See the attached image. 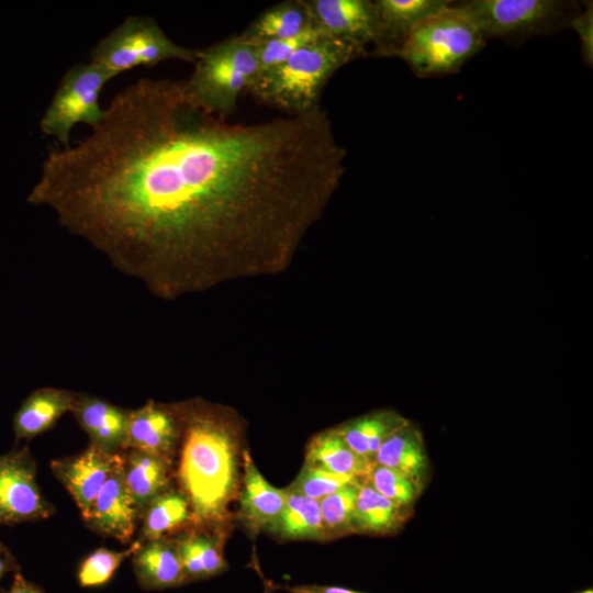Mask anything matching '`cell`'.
I'll use <instances>...</instances> for the list:
<instances>
[{
    "label": "cell",
    "instance_id": "5bb4252c",
    "mask_svg": "<svg viewBox=\"0 0 593 593\" xmlns=\"http://www.w3.org/2000/svg\"><path fill=\"white\" fill-rule=\"evenodd\" d=\"M138 518L124 482L121 452L120 460L82 519L91 530L126 544L135 532Z\"/></svg>",
    "mask_w": 593,
    "mask_h": 593
},
{
    "label": "cell",
    "instance_id": "9a60e30c",
    "mask_svg": "<svg viewBox=\"0 0 593 593\" xmlns=\"http://www.w3.org/2000/svg\"><path fill=\"white\" fill-rule=\"evenodd\" d=\"M243 475L238 494V519L251 534L268 532L281 514L287 490L272 486L259 472L250 454L243 451Z\"/></svg>",
    "mask_w": 593,
    "mask_h": 593
},
{
    "label": "cell",
    "instance_id": "7a4b0ae2",
    "mask_svg": "<svg viewBox=\"0 0 593 593\" xmlns=\"http://www.w3.org/2000/svg\"><path fill=\"white\" fill-rule=\"evenodd\" d=\"M177 410L182 428L177 478L189 501L192 525L225 528L242 482L237 430L225 415L203 403H183Z\"/></svg>",
    "mask_w": 593,
    "mask_h": 593
},
{
    "label": "cell",
    "instance_id": "d6a6232c",
    "mask_svg": "<svg viewBox=\"0 0 593 593\" xmlns=\"http://www.w3.org/2000/svg\"><path fill=\"white\" fill-rule=\"evenodd\" d=\"M583 9L573 16L569 27L579 38L583 61L590 68L593 65V2L582 1Z\"/></svg>",
    "mask_w": 593,
    "mask_h": 593
},
{
    "label": "cell",
    "instance_id": "f546056e",
    "mask_svg": "<svg viewBox=\"0 0 593 593\" xmlns=\"http://www.w3.org/2000/svg\"><path fill=\"white\" fill-rule=\"evenodd\" d=\"M366 480L380 494L406 507H412L423 492V489L411 479L378 463H373Z\"/></svg>",
    "mask_w": 593,
    "mask_h": 593
},
{
    "label": "cell",
    "instance_id": "5b68a950",
    "mask_svg": "<svg viewBox=\"0 0 593 593\" xmlns=\"http://www.w3.org/2000/svg\"><path fill=\"white\" fill-rule=\"evenodd\" d=\"M486 42L472 19L451 1L412 31L396 57L421 78L440 77L457 72Z\"/></svg>",
    "mask_w": 593,
    "mask_h": 593
},
{
    "label": "cell",
    "instance_id": "52a82bcc",
    "mask_svg": "<svg viewBox=\"0 0 593 593\" xmlns=\"http://www.w3.org/2000/svg\"><path fill=\"white\" fill-rule=\"evenodd\" d=\"M199 49L175 43L157 21L148 15H128L101 38L90 53V61L113 77L139 66L165 60L194 63Z\"/></svg>",
    "mask_w": 593,
    "mask_h": 593
},
{
    "label": "cell",
    "instance_id": "d6986e66",
    "mask_svg": "<svg viewBox=\"0 0 593 593\" xmlns=\"http://www.w3.org/2000/svg\"><path fill=\"white\" fill-rule=\"evenodd\" d=\"M174 463L137 449L122 451L126 489L141 517L148 503L172 486Z\"/></svg>",
    "mask_w": 593,
    "mask_h": 593
},
{
    "label": "cell",
    "instance_id": "8d00e7d4",
    "mask_svg": "<svg viewBox=\"0 0 593 593\" xmlns=\"http://www.w3.org/2000/svg\"><path fill=\"white\" fill-rule=\"evenodd\" d=\"M2 553H4V547H3V546L1 545V542H0V556H1Z\"/></svg>",
    "mask_w": 593,
    "mask_h": 593
},
{
    "label": "cell",
    "instance_id": "d590c367",
    "mask_svg": "<svg viewBox=\"0 0 593 593\" xmlns=\"http://www.w3.org/2000/svg\"><path fill=\"white\" fill-rule=\"evenodd\" d=\"M13 569V560L4 552L0 556V580L10 570Z\"/></svg>",
    "mask_w": 593,
    "mask_h": 593
},
{
    "label": "cell",
    "instance_id": "1f68e13d",
    "mask_svg": "<svg viewBox=\"0 0 593 593\" xmlns=\"http://www.w3.org/2000/svg\"><path fill=\"white\" fill-rule=\"evenodd\" d=\"M360 480L363 479L332 473L304 463L290 485L301 494L318 501L338 489Z\"/></svg>",
    "mask_w": 593,
    "mask_h": 593
},
{
    "label": "cell",
    "instance_id": "2e32d148",
    "mask_svg": "<svg viewBox=\"0 0 593 593\" xmlns=\"http://www.w3.org/2000/svg\"><path fill=\"white\" fill-rule=\"evenodd\" d=\"M70 412L89 436L90 444L110 454L123 451L128 410L101 398L76 392Z\"/></svg>",
    "mask_w": 593,
    "mask_h": 593
},
{
    "label": "cell",
    "instance_id": "ffe728a7",
    "mask_svg": "<svg viewBox=\"0 0 593 593\" xmlns=\"http://www.w3.org/2000/svg\"><path fill=\"white\" fill-rule=\"evenodd\" d=\"M76 392L45 387L30 393L13 416L16 439H32L52 428L71 411Z\"/></svg>",
    "mask_w": 593,
    "mask_h": 593
},
{
    "label": "cell",
    "instance_id": "ba28073f",
    "mask_svg": "<svg viewBox=\"0 0 593 593\" xmlns=\"http://www.w3.org/2000/svg\"><path fill=\"white\" fill-rule=\"evenodd\" d=\"M112 78L109 71L92 61L69 67L40 120L41 132L55 137L61 147L67 148L75 125L85 123L96 127L104 116L99 97Z\"/></svg>",
    "mask_w": 593,
    "mask_h": 593
},
{
    "label": "cell",
    "instance_id": "7402d4cb",
    "mask_svg": "<svg viewBox=\"0 0 593 593\" xmlns=\"http://www.w3.org/2000/svg\"><path fill=\"white\" fill-rule=\"evenodd\" d=\"M402 506L376 491L365 479L359 486L354 511L355 534H395L411 515Z\"/></svg>",
    "mask_w": 593,
    "mask_h": 593
},
{
    "label": "cell",
    "instance_id": "3957f363",
    "mask_svg": "<svg viewBox=\"0 0 593 593\" xmlns=\"http://www.w3.org/2000/svg\"><path fill=\"white\" fill-rule=\"evenodd\" d=\"M367 55L350 43L322 37L261 74L248 92L288 115L304 114L321 105L324 87L340 67Z\"/></svg>",
    "mask_w": 593,
    "mask_h": 593
},
{
    "label": "cell",
    "instance_id": "e0dca14e",
    "mask_svg": "<svg viewBox=\"0 0 593 593\" xmlns=\"http://www.w3.org/2000/svg\"><path fill=\"white\" fill-rule=\"evenodd\" d=\"M225 535V528L190 525L172 536L187 582L209 579L227 569L223 549Z\"/></svg>",
    "mask_w": 593,
    "mask_h": 593
},
{
    "label": "cell",
    "instance_id": "44dd1931",
    "mask_svg": "<svg viewBox=\"0 0 593 593\" xmlns=\"http://www.w3.org/2000/svg\"><path fill=\"white\" fill-rule=\"evenodd\" d=\"M374 463L403 474L424 489L429 475V462L419 428L409 421L394 432L378 449Z\"/></svg>",
    "mask_w": 593,
    "mask_h": 593
},
{
    "label": "cell",
    "instance_id": "8992f818",
    "mask_svg": "<svg viewBox=\"0 0 593 593\" xmlns=\"http://www.w3.org/2000/svg\"><path fill=\"white\" fill-rule=\"evenodd\" d=\"M452 4L472 19L486 41L499 37L516 44L568 29L580 11L578 2L561 0H468Z\"/></svg>",
    "mask_w": 593,
    "mask_h": 593
},
{
    "label": "cell",
    "instance_id": "603a6c76",
    "mask_svg": "<svg viewBox=\"0 0 593 593\" xmlns=\"http://www.w3.org/2000/svg\"><path fill=\"white\" fill-rule=\"evenodd\" d=\"M304 463L336 474L365 479L373 462L355 452L336 428L315 435L306 446Z\"/></svg>",
    "mask_w": 593,
    "mask_h": 593
},
{
    "label": "cell",
    "instance_id": "8fae6325",
    "mask_svg": "<svg viewBox=\"0 0 593 593\" xmlns=\"http://www.w3.org/2000/svg\"><path fill=\"white\" fill-rule=\"evenodd\" d=\"M313 25L325 36L365 52L373 44L376 12L371 0H307ZM368 54V52H367Z\"/></svg>",
    "mask_w": 593,
    "mask_h": 593
},
{
    "label": "cell",
    "instance_id": "7c38bea8",
    "mask_svg": "<svg viewBox=\"0 0 593 593\" xmlns=\"http://www.w3.org/2000/svg\"><path fill=\"white\" fill-rule=\"evenodd\" d=\"M121 452L110 454L89 444L77 455L52 461L54 475L71 494L82 518L120 460Z\"/></svg>",
    "mask_w": 593,
    "mask_h": 593
},
{
    "label": "cell",
    "instance_id": "d4e9b609",
    "mask_svg": "<svg viewBox=\"0 0 593 593\" xmlns=\"http://www.w3.org/2000/svg\"><path fill=\"white\" fill-rule=\"evenodd\" d=\"M311 26L313 22L306 1L289 0L265 10L240 35L258 43L293 37Z\"/></svg>",
    "mask_w": 593,
    "mask_h": 593
},
{
    "label": "cell",
    "instance_id": "30bf717a",
    "mask_svg": "<svg viewBox=\"0 0 593 593\" xmlns=\"http://www.w3.org/2000/svg\"><path fill=\"white\" fill-rule=\"evenodd\" d=\"M177 405L146 404L128 411L123 451L137 449L157 455L174 463L181 439Z\"/></svg>",
    "mask_w": 593,
    "mask_h": 593
},
{
    "label": "cell",
    "instance_id": "6da1fadb",
    "mask_svg": "<svg viewBox=\"0 0 593 593\" xmlns=\"http://www.w3.org/2000/svg\"><path fill=\"white\" fill-rule=\"evenodd\" d=\"M322 107L233 123L184 80L141 78L91 133L52 147L26 201L154 295L206 289L232 268L288 259L345 174Z\"/></svg>",
    "mask_w": 593,
    "mask_h": 593
},
{
    "label": "cell",
    "instance_id": "cb8c5ba5",
    "mask_svg": "<svg viewBox=\"0 0 593 593\" xmlns=\"http://www.w3.org/2000/svg\"><path fill=\"white\" fill-rule=\"evenodd\" d=\"M407 423L398 412L382 410L350 419L336 429L355 452L374 463L383 441Z\"/></svg>",
    "mask_w": 593,
    "mask_h": 593
},
{
    "label": "cell",
    "instance_id": "4fadbf2b",
    "mask_svg": "<svg viewBox=\"0 0 593 593\" xmlns=\"http://www.w3.org/2000/svg\"><path fill=\"white\" fill-rule=\"evenodd\" d=\"M449 0H376V34L372 55L396 57L412 31Z\"/></svg>",
    "mask_w": 593,
    "mask_h": 593
},
{
    "label": "cell",
    "instance_id": "4316f807",
    "mask_svg": "<svg viewBox=\"0 0 593 593\" xmlns=\"http://www.w3.org/2000/svg\"><path fill=\"white\" fill-rule=\"evenodd\" d=\"M286 490L283 510L267 533L283 540L324 541L318 501L301 494L291 485Z\"/></svg>",
    "mask_w": 593,
    "mask_h": 593
},
{
    "label": "cell",
    "instance_id": "484cf974",
    "mask_svg": "<svg viewBox=\"0 0 593 593\" xmlns=\"http://www.w3.org/2000/svg\"><path fill=\"white\" fill-rule=\"evenodd\" d=\"M139 518L141 541L167 537L192 525L189 501L180 489L174 486L152 500Z\"/></svg>",
    "mask_w": 593,
    "mask_h": 593
},
{
    "label": "cell",
    "instance_id": "ac0fdd59",
    "mask_svg": "<svg viewBox=\"0 0 593 593\" xmlns=\"http://www.w3.org/2000/svg\"><path fill=\"white\" fill-rule=\"evenodd\" d=\"M134 573L144 590H164L187 583L174 537L141 541L132 555Z\"/></svg>",
    "mask_w": 593,
    "mask_h": 593
},
{
    "label": "cell",
    "instance_id": "f1b7e54d",
    "mask_svg": "<svg viewBox=\"0 0 593 593\" xmlns=\"http://www.w3.org/2000/svg\"><path fill=\"white\" fill-rule=\"evenodd\" d=\"M141 545V540L134 541L127 549L115 551L99 548L91 552L80 564L78 581L81 586H99L107 583L120 564L132 556Z\"/></svg>",
    "mask_w": 593,
    "mask_h": 593
},
{
    "label": "cell",
    "instance_id": "9c48e42d",
    "mask_svg": "<svg viewBox=\"0 0 593 593\" xmlns=\"http://www.w3.org/2000/svg\"><path fill=\"white\" fill-rule=\"evenodd\" d=\"M54 512L36 482V465L29 448L0 455V524L46 519Z\"/></svg>",
    "mask_w": 593,
    "mask_h": 593
},
{
    "label": "cell",
    "instance_id": "4dcf8cb0",
    "mask_svg": "<svg viewBox=\"0 0 593 593\" xmlns=\"http://www.w3.org/2000/svg\"><path fill=\"white\" fill-rule=\"evenodd\" d=\"M322 37L327 36L313 25L293 37L255 43L259 64V76L281 65L299 48Z\"/></svg>",
    "mask_w": 593,
    "mask_h": 593
},
{
    "label": "cell",
    "instance_id": "83f0119b",
    "mask_svg": "<svg viewBox=\"0 0 593 593\" xmlns=\"http://www.w3.org/2000/svg\"><path fill=\"white\" fill-rule=\"evenodd\" d=\"M363 480L349 483L318 500L324 541L355 534L354 511L359 486Z\"/></svg>",
    "mask_w": 593,
    "mask_h": 593
},
{
    "label": "cell",
    "instance_id": "277c9868",
    "mask_svg": "<svg viewBox=\"0 0 593 593\" xmlns=\"http://www.w3.org/2000/svg\"><path fill=\"white\" fill-rule=\"evenodd\" d=\"M194 68L184 80L192 100L206 112L227 119L244 91L259 76L255 43L240 34L199 49Z\"/></svg>",
    "mask_w": 593,
    "mask_h": 593
},
{
    "label": "cell",
    "instance_id": "74e56055",
    "mask_svg": "<svg viewBox=\"0 0 593 593\" xmlns=\"http://www.w3.org/2000/svg\"><path fill=\"white\" fill-rule=\"evenodd\" d=\"M578 593H593V591L591 589L590 590L588 589V590H584V591L578 592Z\"/></svg>",
    "mask_w": 593,
    "mask_h": 593
},
{
    "label": "cell",
    "instance_id": "836d02e7",
    "mask_svg": "<svg viewBox=\"0 0 593 593\" xmlns=\"http://www.w3.org/2000/svg\"><path fill=\"white\" fill-rule=\"evenodd\" d=\"M287 591L289 593H362L340 586H327L316 584L288 586Z\"/></svg>",
    "mask_w": 593,
    "mask_h": 593
},
{
    "label": "cell",
    "instance_id": "e575fe53",
    "mask_svg": "<svg viewBox=\"0 0 593 593\" xmlns=\"http://www.w3.org/2000/svg\"><path fill=\"white\" fill-rule=\"evenodd\" d=\"M7 593H43L42 589L27 581L22 573L15 572L13 582Z\"/></svg>",
    "mask_w": 593,
    "mask_h": 593
}]
</instances>
